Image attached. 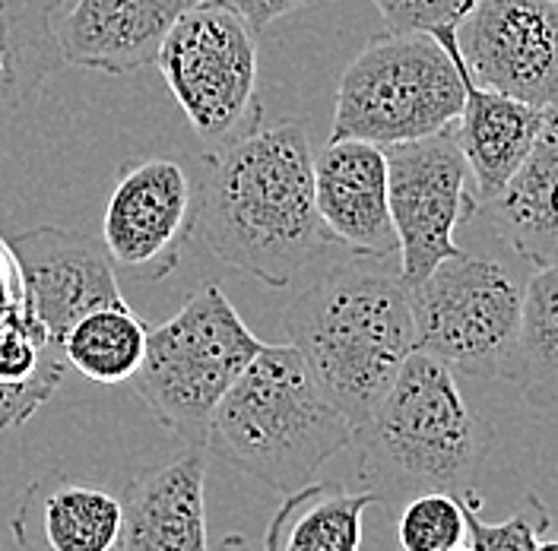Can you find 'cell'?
Returning <instances> with one entry per match:
<instances>
[{"instance_id": "cell-1", "label": "cell", "mask_w": 558, "mask_h": 551, "mask_svg": "<svg viewBox=\"0 0 558 551\" xmlns=\"http://www.w3.org/2000/svg\"><path fill=\"white\" fill-rule=\"evenodd\" d=\"M194 238L251 279L289 289L333 244L314 200V152L295 121L197 156Z\"/></svg>"}, {"instance_id": "cell-2", "label": "cell", "mask_w": 558, "mask_h": 551, "mask_svg": "<svg viewBox=\"0 0 558 551\" xmlns=\"http://www.w3.org/2000/svg\"><path fill=\"white\" fill-rule=\"evenodd\" d=\"M289 345L324 396L359 428L416 348L410 285L400 267L355 257L292 298L282 314Z\"/></svg>"}, {"instance_id": "cell-3", "label": "cell", "mask_w": 558, "mask_h": 551, "mask_svg": "<svg viewBox=\"0 0 558 551\" xmlns=\"http://www.w3.org/2000/svg\"><path fill=\"white\" fill-rule=\"evenodd\" d=\"M352 444L365 491L378 494L384 507H400L422 491L453 498L473 491L492 450V428L451 365L413 348Z\"/></svg>"}, {"instance_id": "cell-4", "label": "cell", "mask_w": 558, "mask_h": 551, "mask_svg": "<svg viewBox=\"0 0 558 551\" xmlns=\"http://www.w3.org/2000/svg\"><path fill=\"white\" fill-rule=\"evenodd\" d=\"M355 425L314 383L295 345H264L222 396L201 448L226 466L292 494L347 450Z\"/></svg>"}, {"instance_id": "cell-5", "label": "cell", "mask_w": 558, "mask_h": 551, "mask_svg": "<svg viewBox=\"0 0 558 551\" xmlns=\"http://www.w3.org/2000/svg\"><path fill=\"white\" fill-rule=\"evenodd\" d=\"M463 111V76L428 33H387L368 41L337 86L330 139L397 146L445 134Z\"/></svg>"}, {"instance_id": "cell-6", "label": "cell", "mask_w": 558, "mask_h": 551, "mask_svg": "<svg viewBox=\"0 0 558 551\" xmlns=\"http://www.w3.org/2000/svg\"><path fill=\"white\" fill-rule=\"evenodd\" d=\"M264 345L229 295L207 282L172 320L149 330L143 365L131 383L166 428L204 441L216 406Z\"/></svg>"}, {"instance_id": "cell-7", "label": "cell", "mask_w": 558, "mask_h": 551, "mask_svg": "<svg viewBox=\"0 0 558 551\" xmlns=\"http://www.w3.org/2000/svg\"><path fill=\"white\" fill-rule=\"evenodd\" d=\"M156 68L194 134L209 146L260 127L257 29L232 7L194 3L166 35Z\"/></svg>"}, {"instance_id": "cell-8", "label": "cell", "mask_w": 558, "mask_h": 551, "mask_svg": "<svg viewBox=\"0 0 558 551\" xmlns=\"http://www.w3.org/2000/svg\"><path fill=\"white\" fill-rule=\"evenodd\" d=\"M523 282L505 264L457 254L410 289L416 348L466 378L511 371L521 330Z\"/></svg>"}, {"instance_id": "cell-9", "label": "cell", "mask_w": 558, "mask_h": 551, "mask_svg": "<svg viewBox=\"0 0 558 551\" xmlns=\"http://www.w3.org/2000/svg\"><path fill=\"white\" fill-rule=\"evenodd\" d=\"M400 276L413 289L441 260L463 254L457 225L480 212L463 149L451 131L384 146Z\"/></svg>"}, {"instance_id": "cell-10", "label": "cell", "mask_w": 558, "mask_h": 551, "mask_svg": "<svg viewBox=\"0 0 558 551\" xmlns=\"http://www.w3.org/2000/svg\"><path fill=\"white\" fill-rule=\"evenodd\" d=\"M197 181L178 159L128 162L105 200L102 244L114 270L137 282H159L178 270L194 238Z\"/></svg>"}, {"instance_id": "cell-11", "label": "cell", "mask_w": 558, "mask_h": 551, "mask_svg": "<svg viewBox=\"0 0 558 551\" xmlns=\"http://www.w3.org/2000/svg\"><path fill=\"white\" fill-rule=\"evenodd\" d=\"M457 45L476 83L536 108L558 102L556 0H480Z\"/></svg>"}, {"instance_id": "cell-12", "label": "cell", "mask_w": 558, "mask_h": 551, "mask_svg": "<svg viewBox=\"0 0 558 551\" xmlns=\"http://www.w3.org/2000/svg\"><path fill=\"white\" fill-rule=\"evenodd\" d=\"M23 279V302L64 343L68 330L89 310L121 305L118 270L102 242L64 225H38L7 235Z\"/></svg>"}, {"instance_id": "cell-13", "label": "cell", "mask_w": 558, "mask_h": 551, "mask_svg": "<svg viewBox=\"0 0 558 551\" xmlns=\"http://www.w3.org/2000/svg\"><path fill=\"white\" fill-rule=\"evenodd\" d=\"M314 200L333 244H343L355 257L387 260L397 254L381 146L330 139L314 156Z\"/></svg>"}, {"instance_id": "cell-14", "label": "cell", "mask_w": 558, "mask_h": 551, "mask_svg": "<svg viewBox=\"0 0 558 551\" xmlns=\"http://www.w3.org/2000/svg\"><path fill=\"white\" fill-rule=\"evenodd\" d=\"M194 3L201 0H76L58 20L64 61L114 76L149 68Z\"/></svg>"}, {"instance_id": "cell-15", "label": "cell", "mask_w": 558, "mask_h": 551, "mask_svg": "<svg viewBox=\"0 0 558 551\" xmlns=\"http://www.w3.org/2000/svg\"><path fill=\"white\" fill-rule=\"evenodd\" d=\"M435 38L451 51L463 76V111L453 124V137L463 149V159L470 166L473 187L483 207L495 194H501L511 174L521 169L533 139L539 134L543 108L476 83L460 54L457 29H441L435 33Z\"/></svg>"}, {"instance_id": "cell-16", "label": "cell", "mask_w": 558, "mask_h": 551, "mask_svg": "<svg viewBox=\"0 0 558 551\" xmlns=\"http://www.w3.org/2000/svg\"><path fill=\"white\" fill-rule=\"evenodd\" d=\"M118 549L213 551L207 532V450H187L128 485Z\"/></svg>"}, {"instance_id": "cell-17", "label": "cell", "mask_w": 558, "mask_h": 551, "mask_svg": "<svg viewBox=\"0 0 558 551\" xmlns=\"http://www.w3.org/2000/svg\"><path fill=\"white\" fill-rule=\"evenodd\" d=\"M480 212L530 267L558 264V102L543 108L521 169Z\"/></svg>"}, {"instance_id": "cell-18", "label": "cell", "mask_w": 558, "mask_h": 551, "mask_svg": "<svg viewBox=\"0 0 558 551\" xmlns=\"http://www.w3.org/2000/svg\"><path fill=\"white\" fill-rule=\"evenodd\" d=\"M64 343L26 302L0 317V434L29 421L68 375Z\"/></svg>"}, {"instance_id": "cell-19", "label": "cell", "mask_w": 558, "mask_h": 551, "mask_svg": "<svg viewBox=\"0 0 558 551\" xmlns=\"http://www.w3.org/2000/svg\"><path fill=\"white\" fill-rule=\"evenodd\" d=\"M381 504L372 491H347L340 482H308L282 498L264 532L260 551H359L362 517Z\"/></svg>"}, {"instance_id": "cell-20", "label": "cell", "mask_w": 558, "mask_h": 551, "mask_svg": "<svg viewBox=\"0 0 558 551\" xmlns=\"http://www.w3.org/2000/svg\"><path fill=\"white\" fill-rule=\"evenodd\" d=\"M64 0H0V108L20 111L61 70L58 10Z\"/></svg>"}, {"instance_id": "cell-21", "label": "cell", "mask_w": 558, "mask_h": 551, "mask_svg": "<svg viewBox=\"0 0 558 551\" xmlns=\"http://www.w3.org/2000/svg\"><path fill=\"white\" fill-rule=\"evenodd\" d=\"M508 378L518 380L526 406H558V264L536 267L523 285L521 330Z\"/></svg>"}, {"instance_id": "cell-22", "label": "cell", "mask_w": 558, "mask_h": 551, "mask_svg": "<svg viewBox=\"0 0 558 551\" xmlns=\"http://www.w3.org/2000/svg\"><path fill=\"white\" fill-rule=\"evenodd\" d=\"M149 327L128 302L83 314L64 336V355L73 371L96 383H124L140 371Z\"/></svg>"}, {"instance_id": "cell-23", "label": "cell", "mask_w": 558, "mask_h": 551, "mask_svg": "<svg viewBox=\"0 0 558 551\" xmlns=\"http://www.w3.org/2000/svg\"><path fill=\"white\" fill-rule=\"evenodd\" d=\"M38 526L51 551H114L124 526V501L96 485L54 476L41 498Z\"/></svg>"}, {"instance_id": "cell-24", "label": "cell", "mask_w": 558, "mask_h": 551, "mask_svg": "<svg viewBox=\"0 0 558 551\" xmlns=\"http://www.w3.org/2000/svg\"><path fill=\"white\" fill-rule=\"evenodd\" d=\"M397 542L403 551H453L466 546L463 504L448 491H422L400 504Z\"/></svg>"}, {"instance_id": "cell-25", "label": "cell", "mask_w": 558, "mask_h": 551, "mask_svg": "<svg viewBox=\"0 0 558 551\" xmlns=\"http://www.w3.org/2000/svg\"><path fill=\"white\" fill-rule=\"evenodd\" d=\"M463 519H466V549L470 551H533L539 546L543 532L553 526L549 507L536 498L526 494L523 504L505 519V523H486L480 517V494L476 488L460 494Z\"/></svg>"}, {"instance_id": "cell-26", "label": "cell", "mask_w": 558, "mask_h": 551, "mask_svg": "<svg viewBox=\"0 0 558 551\" xmlns=\"http://www.w3.org/2000/svg\"><path fill=\"white\" fill-rule=\"evenodd\" d=\"M387 33H441L457 29L480 0H372Z\"/></svg>"}, {"instance_id": "cell-27", "label": "cell", "mask_w": 558, "mask_h": 551, "mask_svg": "<svg viewBox=\"0 0 558 551\" xmlns=\"http://www.w3.org/2000/svg\"><path fill=\"white\" fill-rule=\"evenodd\" d=\"M219 3L232 7L242 20H247V23L260 33V29L274 26L277 20L295 13L299 7H305V3H312V0H219Z\"/></svg>"}, {"instance_id": "cell-28", "label": "cell", "mask_w": 558, "mask_h": 551, "mask_svg": "<svg viewBox=\"0 0 558 551\" xmlns=\"http://www.w3.org/2000/svg\"><path fill=\"white\" fill-rule=\"evenodd\" d=\"M23 302V279H20V267L16 257L7 244V235H0V317L7 310H13Z\"/></svg>"}, {"instance_id": "cell-29", "label": "cell", "mask_w": 558, "mask_h": 551, "mask_svg": "<svg viewBox=\"0 0 558 551\" xmlns=\"http://www.w3.org/2000/svg\"><path fill=\"white\" fill-rule=\"evenodd\" d=\"M213 551H254V549L247 546V539H244V536H226V539H222V542H219Z\"/></svg>"}, {"instance_id": "cell-30", "label": "cell", "mask_w": 558, "mask_h": 551, "mask_svg": "<svg viewBox=\"0 0 558 551\" xmlns=\"http://www.w3.org/2000/svg\"><path fill=\"white\" fill-rule=\"evenodd\" d=\"M533 551H558V539H549V542H543V539H539V546H536Z\"/></svg>"}, {"instance_id": "cell-31", "label": "cell", "mask_w": 558, "mask_h": 551, "mask_svg": "<svg viewBox=\"0 0 558 551\" xmlns=\"http://www.w3.org/2000/svg\"><path fill=\"white\" fill-rule=\"evenodd\" d=\"M453 551H470V549H466V546H460V549H453Z\"/></svg>"}, {"instance_id": "cell-32", "label": "cell", "mask_w": 558, "mask_h": 551, "mask_svg": "<svg viewBox=\"0 0 558 551\" xmlns=\"http://www.w3.org/2000/svg\"><path fill=\"white\" fill-rule=\"evenodd\" d=\"M556 3H558V0H556Z\"/></svg>"}]
</instances>
